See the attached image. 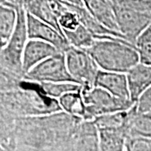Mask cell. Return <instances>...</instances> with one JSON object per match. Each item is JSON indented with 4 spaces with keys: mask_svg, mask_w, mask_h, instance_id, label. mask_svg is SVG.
I'll return each instance as SVG.
<instances>
[{
    "mask_svg": "<svg viewBox=\"0 0 151 151\" xmlns=\"http://www.w3.org/2000/svg\"><path fill=\"white\" fill-rule=\"evenodd\" d=\"M124 129L127 139H151V113H139L135 104L128 111Z\"/></svg>",
    "mask_w": 151,
    "mask_h": 151,
    "instance_id": "obj_12",
    "label": "cell"
},
{
    "mask_svg": "<svg viewBox=\"0 0 151 151\" xmlns=\"http://www.w3.org/2000/svg\"><path fill=\"white\" fill-rule=\"evenodd\" d=\"M128 111L106 114L101 117H98L96 119H94L92 122L96 125L97 129H124L128 118Z\"/></svg>",
    "mask_w": 151,
    "mask_h": 151,
    "instance_id": "obj_20",
    "label": "cell"
},
{
    "mask_svg": "<svg viewBox=\"0 0 151 151\" xmlns=\"http://www.w3.org/2000/svg\"><path fill=\"white\" fill-rule=\"evenodd\" d=\"M17 24L15 9L8 5L4 0L0 2V48L6 46L10 40Z\"/></svg>",
    "mask_w": 151,
    "mask_h": 151,
    "instance_id": "obj_17",
    "label": "cell"
},
{
    "mask_svg": "<svg viewBox=\"0 0 151 151\" xmlns=\"http://www.w3.org/2000/svg\"><path fill=\"white\" fill-rule=\"evenodd\" d=\"M67 69L76 82L83 90L95 87L97 73L100 70L92 56L84 50L70 46L65 52Z\"/></svg>",
    "mask_w": 151,
    "mask_h": 151,
    "instance_id": "obj_5",
    "label": "cell"
},
{
    "mask_svg": "<svg viewBox=\"0 0 151 151\" xmlns=\"http://www.w3.org/2000/svg\"><path fill=\"white\" fill-rule=\"evenodd\" d=\"M0 147H1V146H0ZM4 149H5V148H4ZM6 150H9V151H12V150H8V149H6Z\"/></svg>",
    "mask_w": 151,
    "mask_h": 151,
    "instance_id": "obj_27",
    "label": "cell"
},
{
    "mask_svg": "<svg viewBox=\"0 0 151 151\" xmlns=\"http://www.w3.org/2000/svg\"><path fill=\"white\" fill-rule=\"evenodd\" d=\"M45 92L51 98L58 100L65 94L70 92H78L81 89V86L72 82H59V83H40Z\"/></svg>",
    "mask_w": 151,
    "mask_h": 151,
    "instance_id": "obj_21",
    "label": "cell"
},
{
    "mask_svg": "<svg viewBox=\"0 0 151 151\" xmlns=\"http://www.w3.org/2000/svg\"><path fill=\"white\" fill-rule=\"evenodd\" d=\"M8 5L15 9L17 24L10 40L0 51V82L12 83L24 79L23 70V54L29 40L26 22V10L23 1H5Z\"/></svg>",
    "mask_w": 151,
    "mask_h": 151,
    "instance_id": "obj_2",
    "label": "cell"
},
{
    "mask_svg": "<svg viewBox=\"0 0 151 151\" xmlns=\"http://www.w3.org/2000/svg\"><path fill=\"white\" fill-rule=\"evenodd\" d=\"M24 79L40 83H76L67 69L65 52H59L54 56L44 60L27 73Z\"/></svg>",
    "mask_w": 151,
    "mask_h": 151,
    "instance_id": "obj_7",
    "label": "cell"
},
{
    "mask_svg": "<svg viewBox=\"0 0 151 151\" xmlns=\"http://www.w3.org/2000/svg\"><path fill=\"white\" fill-rule=\"evenodd\" d=\"M97 132L99 151H126L127 135L124 129H102Z\"/></svg>",
    "mask_w": 151,
    "mask_h": 151,
    "instance_id": "obj_16",
    "label": "cell"
},
{
    "mask_svg": "<svg viewBox=\"0 0 151 151\" xmlns=\"http://www.w3.org/2000/svg\"><path fill=\"white\" fill-rule=\"evenodd\" d=\"M81 93L86 104L84 119L86 121H93L106 114L128 111L136 104L131 100L114 97L99 87H94L91 90H83L81 88Z\"/></svg>",
    "mask_w": 151,
    "mask_h": 151,
    "instance_id": "obj_4",
    "label": "cell"
},
{
    "mask_svg": "<svg viewBox=\"0 0 151 151\" xmlns=\"http://www.w3.org/2000/svg\"><path fill=\"white\" fill-rule=\"evenodd\" d=\"M95 87L102 88L114 97L131 100L128 78L125 73L100 70L96 78Z\"/></svg>",
    "mask_w": 151,
    "mask_h": 151,
    "instance_id": "obj_11",
    "label": "cell"
},
{
    "mask_svg": "<svg viewBox=\"0 0 151 151\" xmlns=\"http://www.w3.org/2000/svg\"><path fill=\"white\" fill-rule=\"evenodd\" d=\"M126 151H151V139H127Z\"/></svg>",
    "mask_w": 151,
    "mask_h": 151,
    "instance_id": "obj_24",
    "label": "cell"
},
{
    "mask_svg": "<svg viewBox=\"0 0 151 151\" xmlns=\"http://www.w3.org/2000/svg\"><path fill=\"white\" fill-rule=\"evenodd\" d=\"M130 98L137 103L140 96L151 87V65L139 63L126 73Z\"/></svg>",
    "mask_w": 151,
    "mask_h": 151,
    "instance_id": "obj_14",
    "label": "cell"
},
{
    "mask_svg": "<svg viewBox=\"0 0 151 151\" xmlns=\"http://www.w3.org/2000/svg\"><path fill=\"white\" fill-rule=\"evenodd\" d=\"M62 3L69 9L73 11L77 15L80 23L92 34L95 40L112 39V38H119V39L125 40V38L122 35L113 32L108 29L107 28L103 26L89 13V11L86 9V6L84 4V1H80V0H67V1L65 0L64 1L62 0Z\"/></svg>",
    "mask_w": 151,
    "mask_h": 151,
    "instance_id": "obj_9",
    "label": "cell"
},
{
    "mask_svg": "<svg viewBox=\"0 0 151 151\" xmlns=\"http://www.w3.org/2000/svg\"><path fill=\"white\" fill-rule=\"evenodd\" d=\"M16 151H35V150H18ZM40 151H54V150H40Z\"/></svg>",
    "mask_w": 151,
    "mask_h": 151,
    "instance_id": "obj_26",
    "label": "cell"
},
{
    "mask_svg": "<svg viewBox=\"0 0 151 151\" xmlns=\"http://www.w3.org/2000/svg\"><path fill=\"white\" fill-rule=\"evenodd\" d=\"M135 49L139 56L140 63L151 65V24L138 37Z\"/></svg>",
    "mask_w": 151,
    "mask_h": 151,
    "instance_id": "obj_22",
    "label": "cell"
},
{
    "mask_svg": "<svg viewBox=\"0 0 151 151\" xmlns=\"http://www.w3.org/2000/svg\"><path fill=\"white\" fill-rule=\"evenodd\" d=\"M24 8L27 13L37 18L38 19L55 29L63 36V33L60 27L58 19L50 4V1L45 0H27L23 1ZM65 37V36H64Z\"/></svg>",
    "mask_w": 151,
    "mask_h": 151,
    "instance_id": "obj_15",
    "label": "cell"
},
{
    "mask_svg": "<svg viewBox=\"0 0 151 151\" xmlns=\"http://www.w3.org/2000/svg\"><path fill=\"white\" fill-rule=\"evenodd\" d=\"M58 102L63 112L84 120L86 115V104L84 103L81 89L78 92L65 94L58 99Z\"/></svg>",
    "mask_w": 151,
    "mask_h": 151,
    "instance_id": "obj_18",
    "label": "cell"
},
{
    "mask_svg": "<svg viewBox=\"0 0 151 151\" xmlns=\"http://www.w3.org/2000/svg\"><path fill=\"white\" fill-rule=\"evenodd\" d=\"M137 109L139 113H147L151 112V87L145 92L137 101Z\"/></svg>",
    "mask_w": 151,
    "mask_h": 151,
    "instance_id": "obj_25",
    "label": "cell"
},
{
    "mask_svg": "<svg viewBox=\"0 0 151 151\" xmlns=\"http://www.w3.org/2000/svg\"><path fill=\"white\" fill-rule=\"evenodd\" d=\"M61 52L50 44L38 40H29L23 54V70L25 76L36 65Z\"/></svg>",
    "mask_w": 151,
    "mask_h": 151,
    "instance_id": "obj_10",
    "label": "cell"
},
{
    "mask_svg": "<svg viewBox=\"0 0 151 151\" xmlns=\"http://www.w3.org/2000/svg\"><path fill=\"white\" fill-rule=\"evenodd\" d=\"M150 113H151V112H150Z\"/></svg>",
    "mask_w": 151,
    "mask_h": 151,
    "instance_id": "obj_28",
    "label": "cell"
},
{
    "mask_svg": "<svg viewBox=\"0 0 151 151\" xmlns=\"http://www.w3.org/2000/svg\"><path fill=\"white\" fill-rule=\"evenodd\" d=\"M64 35L70 46L84 50L90 48L95 41L92 34L81 24L74 31L65 32Z\"/></svg>",
    "mask_w": 151,
    "mask_h": 151,
    "instance_id": "obj_19",
    "label": "cell"
},
{
    "mask_svg": "<svg viewBox=\"0 0 151 151\" xmlns=\"http://www.w3.org/2000/svg\"><path fill=\"white\" fill-rule=\"evenodd\" d=\"M112 4L119 31L128 42L135 46L138 37L151 24V15L124 7L119 0H112Z\"/></svg>",
    "mask_w": 151,
    "mask_h": 151,
    "instance_id": "obj_6",
    "label": "cell"
},
{
    "mask_svg": "<svg viewBox=\"0 0 151 151\" xmlns=\"http://www.w3.org/2000/svg\"><path fill=\"white\" fill-rule=\"evenodd\" d=\"M84 4L89 13L103 26L113 32L122 35L119 31L111 0H84Z\"/></svg>",
    "mask_w": 151,
    "mask_h": 151,
    "instance_id": "obj_13",
    "label": "cell"
},
{
    "mask_svg": "<svg viewBox=\"0 0 151 151\" xmlns=\"http://www.w3.org/2000/svg\"><path fill=\"white\" fill-rule=\"evenodd\" d=\"M119 2L124 7L151 15V0H119Z\"/></svg>",
    "mask_w": 151,
    "mask_h": 151,
    "instance_id": "obj_23",
    "label": "cell"
},
{
    "mask_svg": "<svg viewBox=\"0 0 151 151\" xmlns=\"http://www.w3.org/2000/svg\"><path fill=\"white\" fill-rule=\"evenodd\" d=\"M29 40H38L50 44L58 50L65 52L70 47L67 40L55 29L26 12Z\"/></svg>",
    "mask_w": 151,
    "mask_h": 151,
    "instance_id": "obj_8",
    "label": "cell"
},
{
    "mask_svg": "<svg viewBox=\"0 0 151 151\" xmlns=\"http://www.w3.org/2000/svg\"><path fill=\"white\" fill-rule=\"evenodd\" d=\"M0 113L13 118H31L61 112L58 100L50 97L40 82L23 79L15 88L0 92Z\"/></svg>",
    "mask_w": 151,
    "mask_h": 151,
    "instance_id": "obj_1",
    "label": "cell"
},
{
    "mask_svg": "<svg viewBox=\"0 0 151 151\" xmlns=\"http://www.w3.org/2000/svg\"><path fill=\"white\" fill-rule=\"evenodd\" d=\"M86 50L99 69L105 71L126 74L140 63L134 45L119 38L95 40L92 46Z\"/></svg>",
    "mask_w": 151,
    "mask_h": 151,
    "instance_id": "obj_3",
    "label": "cell"
}]
</instances>
